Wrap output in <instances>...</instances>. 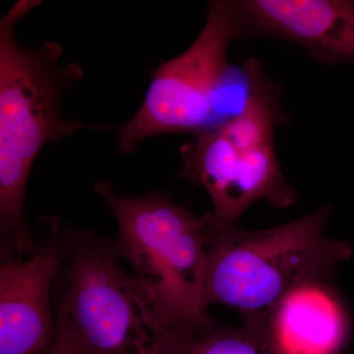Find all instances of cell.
Masks as SVG:
<instances>
[{
  "label": "cell",
  "mask_w": 354,
  "mask_h": 354,
  "mask_svg": "<svg viewBox=\"0 0 354 354\" xmlns=\"http://www.w3.org/2000/svg\"><path fill=\"white\" fill-rule=\"evenodd\" d=\"M43 4L18 0L0 21V232L1 253H34L23 205L35 160L46 144L88 128H113L62 120L59 101L83 78L82 66L64 62L59 44L48 41L24 50L15 27Z\"/></svg>",
  "instance_id": "6da1fadb"
},
{
  "label": "cell",
  "mask_w": 354,
  "mask_h": 354,
  "mask_svg": "<svg viewBox=\"0 0 354 354\" xmlns=\"http://www.w3.org/2000/svg\"><path fill=\"white\" fill-rule=\"evenodd\" d=\"M330 214L327 205L286 225L253 232L216 227L207 213L206 308L225 305L242 324H255L297 286L334 278L353 249L326 235Z\"/></svg>",
  "instance_id": "7a4b0ae2"
},
{
  "label": "cell",
  "mask_w": 354,
  "mask_h": 354,
  "mask_svg": "<svg viewBox=\"0 0 354 354\" xmlns=\"http://www.w3.org/2000/svg\"><path fill=\"white\" fill-rule=\"evenodd\" d=\"M64 256L55 317L75 330L88 354H186L195 337L162 313L121 267L113 246L85 234H62Z\"/></svg>",
  "instance_id": "3957f363"
},
{
  "label": "cell",
  "mask_w": 354,
  "mask_h": 354,
  "mask_svg": "<svg viewBox=\"0 0 354 354\" xmlns=\"http://www.w3.org/2000/svg\"><path fill=\"white\" fill-rule=\"evenodd\" d=\"M118 223L114 250L131 264L135 278L179 329L192 335L216 322L207 314L204 283L208 265L206 215L198 218L171 194H118L108 181L94 185Z\"/></svg>",
  "instance_id": "277c9868"
},
{
  "label": "cell",
  "mask_w": 354,
  "mask_h": 354,
  "mask_svg": "<svg viewBox=\"0 0 354 354\" xmlns=\"http://www.w3.org/2000/svg\"><path fill=\"white\" fill-rule=\"evenodd\" d=\"M243 32L237 1L209 2L201 34L183 55L153 72L141 108L120 128L121 152L131 153L140 142L158 135H197L227 121L225 97L237 79L227 48Z\"/></svg>",
  "instance_id": "5b68a950"
},
{
  "label": "cell",
  "mask_w": 354,
  "mask_h": 354,
  "mask_svg": "<svg viewBox=\"0 0 354 354\" xmlns=\"http://www.w3.org/2000/svg\"><path fill=\"white\" fill-rule=\"evenodd\" d=\"M194 136L181 148L180 176L206 189L214 208L209 216L216 227H232L241 214L261 200L276 208L297 201L281 172L274 143H235L218 127Z\"/></svg>",
  "instance_id": "8992f818"
},
{
  "label": "cell",
  "mask_w": 354,
  "mask_h": 354,
  "mask_svg": "<svg viewBox=\"0 0 354 354\" xmlns=\"http://www.w3.org/2000/svg\"><path fill=\"white\" fill-rule=\"evenodd\" d=\"M62 234L57 223L50 241L23 261L1 255L0 354H46L57 334L53 291L64 261Z\"/></svg>",
  "instance_id": "52a82bcc"
},
{
  "label": "cell",
  "mask_w": 354,
  "mask_h": 354,
  "mask_svg": "<svg viewBox=\"0 0 354 354\" xmlns=\"http://www.w3.org/2000/svg\"><path fill=\"white\" fill-rule=\"evenodd\" d=\"M241 328L270 354H342L351 333L344 302L323 279L297 286L259 322Z\"/></svg>",
  "instance_id": "ba28073f"
},
{
  "label": "cell",
  "mask_w": 354,
  "mask_h": 354,
  "mask_svg": "<svg viewBox=\"0 0 354 354\" xmlns=\"http://www.w3.org/2000/svg\"><path fill=\"white\" fill-rule=\"evenodd\" d=\"M244 32L278 37L327 64L354 62V0L237 1Z\"/></svg>",
  "instance_id": "9c48e42d"
},
{
  "label": "cell",
  "mask_w": 354,
  "mask_h": 354,
  "mask_svg": "<svg viewBox=\"0 0 354 354\" xmlns=\"http://www.w3.org/2000/svg\"><path fill=\"white\" fill-rule=\"evenodd\" d=\"M186 354H270L241 328L218 323L191 339Z\"/></svg>",
  "instance_id": "30bf717a"
},
{
  "label": "cell",
  "mask_w": 354,
  "mask_h": 354,
  "mask_svg": "<svg viewBox=\"0 0 354 354\" xmlns=\"http://www.w3.org/2000/svg\"><path fill=\"white\" fill-rule=\"evenodd\" d=\"M57 318V317H55ZM46 354H88L75 330L62 319L57 318V334Z\"/></svg>",
  "instance_id": "8fae6325"
}]
</instances>
